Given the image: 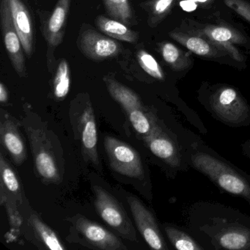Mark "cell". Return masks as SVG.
Wrapping results in <instances>:
<instances>
[{
  "mask_svg": "<svg viewBox=\"0 0 250 250\" xmlns=\"http://www.w3.org/2000/svg\"><path fill=\"white\" fill-rule=\"evenodd\" d=\"M196 169L208 177L227 192L243 197L250 203V184L229 165L206 153L198 152L191 157Z\"/></svg>",
  "mask_w": 250,
  "mask_h": 250,
  "instance_id": "obj_1",
  "label": "cell"
},
{
  "mask_svg": "<svg viewBox=\"0 0 250 250\" xmlns=\"http://www.w3.org/2000/svg\"><path fill=\"white\" fill-rule=\"evenodd\" d=\"M108 91L126 112L135 131L141 136L150 134L153 128V115L147 112L135 92L109 77L104 78Z\"/></svg>",
  "mask_w": 250,
  "mask_h": 250,
  "instance_id": "obj_2",
  "label": "cell"
},
{
  "mask_svg": "<svg viewBox=\"0 0 250 250\" xmlns=\"http://www.w3.org/2000/svg\"><path fill=\"white\" fill-rule=\"evenodd\" d=\"M25 130L30 141L36 173L46 184H59L61 176L56 156L46 132L42 128L31 126L26 127Z\"/></svg>",
  "mask_w": 250,
  "mask_h": 250,
  "instance_id": "obj_3",
  "label": "cell"
},
{
  "mask_svg": "<svg viewBox=\"0 0 250 250\" xmlns=\"http://www.w3.org/2000/svg\"><path fill=\"white\" fill-rule=\"evenodd\" d=\"M71 123L76 138L80 140L84 160L102 169L98 153V132L93 106L87 102L81 109L71 112Z\"/></svg>",
  "mask_w": 250,
  "mask_h": 250,
  "instance_id": "obj_4",
  "label": "cell"
},
{
  "mask_svg": "<svg viewBox=\"0 0 250 250\" xmlns=\"http://www.w3.org/2000/svg\"><path fill=\"white\" fill-rule=\"evenodd\" d=\"M93 191L96 196L95 207L102 219L123 238L136 241L135 229L122 205L101 187L95 186Z\"/></svg>",
  "mask_w": 250,
  "mask_h": 250,
  "instance_id": "obj_5",
  "label": "cell"
},
{
  "mask_svg": "<svg viewBox=\"0 0 250 250\" xmlns=\"http://www.w3.org/2000/svg\"><path fill=\"white\" fill-rule=\"evenodd\" d=\"M104 143L113 170L129 178L141 179L144 177L141 158L131 146L110 136L105 137Z\"/></svg>",
  "mask_w": 250,
  "mask_h": 250,
  "instance_id": "obj_6",
  "label": "cell"
},
{
  "mask_svg": "<svg viewBox=\"0 0 250 250\" xmlns=\"http://www.w3.org/2000/svg\"><path fill=\"white\" fill-rule=\"evenodd\" d=\"M210 104L215 115L228 124L241 122L250 112L247 102L236 90L230 87L218 89L210 97Z\"/></svg>",
  "mask_w": 250,
  "mask_h": 250,
  "instance_id": "obj_7",
  "label": "cell"
},
{
  "mask_svg": "<svg viewBox=\"0 0 250 250\" xmlns=\"http://www.w3.org/2000/svg\"><path fill=\"white\" fill-rule=\"evenodd\" d=\"M0 16L4 43L11 64L20 77H25L27 74L24 58L25 52L13 20L8 0H1Z\"/></svg>",
  "mask_w": 250,
  "mask_h": 250,
  "instance_id": "obj_8",
  "label": "cell"
},
{
  "mask_svg": "<svg viewBox=\"0 0 250 250\" xmlns=\"http://www.w3.org/2000/svg\"><path fill=\"white\" fill-rule=\"evenodd\" d=\"M127 200L137 228L149 247L156 250H167L153 213L137 197L130 195Z\"/></svg>",
  "mask_w": 250,
  "mask_h": 250,
  "instance_id": "obj_9",
  "label": "cell"
},
{
  "mask_svg": "<svg viewBox=\"0 0 250 250\" xmlns=\"http://www.w3.org/2000/svg\"><path fill=\"white\" fill-rule=\"evenodd\" d=\"M78 46L82 53L94 61H103L118 56L121 52L119 43L109 36L89 29L80 33Z\"/></svg>",
  "mask_w": 250,
  "mask_h": 250,
  "instance_id": "obj_10",
  "label": "cell"
},
{
  "mask_svg": "<svg viewBox=\"0 0 250 250\" xmlns=\"http://www.w3.org/2000/svg\"><path fill=\"white\" fill-rule=\"evenodd\" d=\"M77 230L89 244L100 250H125L127 247L118 237L84 216H74L71 219Z\"/></svg>",
  "mask_w": 250,
  "mask_h": 250,
  "instance_id": "obj_11",
  "label": "cell"
},
{
  "mask_svg": "<svg viewBox=\"0 0 250 250\" xmlns=\"http://www.w3.org/2000/svg\"><path fill=\"white\" fill-rule=\"evenodd\" d=\"M191 34L198 35L211 42L226 51L231 58L238 62H243L244 57L235 45H244L247 40L236 30L225 26L206 25L200 29L190 30Z\"/></svg>",
  "mask_w": 250,
  "mask_h": 250,
  "instance_id": "obj_12",
  "label": "cell"
},
{
  "mask_svg": "<svg viewBox=\"0 0 250 250\" xmlns=\"http://www.w3.org/2000/svg\"><path fill=\"white\" fill-rule=\"evenodd\" d=\"M0 140L16 166H20L25 162L27 150L18 123L3 109L1 111Z\"/></svg>",
  "mask_w": 250,
  "mask_h": 250,
  "instance_id": "obj_13",
  "label": "cell"
},
{
  "mask_svg": "<svg viewBox=\"0 0 250 250\" xmlns=\"http://www.w3.org/2000/svg\"><path fill=\"white\" fill-rule=\"evenodd\" d=\"M146 146L155 156L167 164L171 167L177 168L181 164V155L173 140L164 132L156 124L149 135L143 137Z\"/></svg>",
  "mask_w": 250,
  "mask_h": 250,
  "instance_id": "obj_14",
  "label": "cell"
},
{
  "mask_svg": "<svg viewBox=\"0 0 250 250\" xmlns=\"http://www.w3.org/2000/svg\"><path fill=\"white\" fill-rule=\"evenodd\" d=\"M71 0H58L43 26V35L49 48L55 49L63 41Z\"/></svg>",
  "mask_w": 250,
  "mask_h": 250,
  "instance_id": "obj_15",
  "label": "cell"
},
{
  "mask_svg": "<svg viewBox=\"0 0 250 250\" xmlns=\"http://www.w3.org/2000/svg\"><path fill=\"white\" fill-rule=\"evenodd\" d=\"M13 20L22 43L24 52L31 57L34 43V29L28 8L22 0H8Z\"/></svg>",
  "mask_w": 250,
  "mask_h": 250,
  "instance_id": "obj_16",
  "label": "cell"
},
{
  "mask_svg": "<svg viewBox=\"0 0 250 250\" xmlns=\"http://www.w3.org/2000/svg\"><path fill=\"white\" fill-rule=\"evenodd\" d=\"M169 36L190 52L203 58H222L228 54L222 48L198 35L172 31L169 33Z\"/></svg>",
  "mask_w": 250,
  "mask_h": 250,
  "instance_id": "obj_17",
  "label": "cell"
},
{
  "mask_svg": "<svg viewBox=\"0 0 250 250\" xmlns=\"http://www.w3.org/2000/svg\"><path fill=\"white\" fill-rule=\"evenodd\" d=\"M96 24L99 30L112 39L130 43H136L138 39L136 32L133 31L127 24L114 19L99 16L96 18Z\"/></svg>",
  "mask_w": 250,
  "mask_h": 250,
  "instance_id": "obj_18",
  "label": "cell"
},
{
  "mask_svg": "<svg viewBox=\"0 0 250 250\" xmlns=\"http://www.w3.org/2000/svg\"><path fill=\"white\" fill-rule=\"evenodd\" d=\"M221 248L227 250H250V231L243 228H229L216 236Z\"/></svg>",
  "mask_w": 250,
  "mask_h": 250,
  "instance_id": "obj_19",
  "label": "cell"
},
{
  "mask_svg": "<svg viewBox=\"0 0 250 250\" xmlns=\"http://www.w3.org/2000/svg\"><path fill=\"white\" fill-rule=\"evenodd\" d=\"M159 49L165 62L175 71H185L192 65L191 56L173 43L164 42L159 44Z\"/></svg>",
  "mask_w": 250,
  "mask_h": 250,
  "instance_id": "obj_20",
  "label": "cell"
},
{
  "mask_svg": "<svg viewBox=\"0 0 250 250\" xmlns=\"http://www.w3.org/2000/svg\"><path fill=\"white\" fill-rule=\"evenodd\" d=\"M29 222L37 238L47 248L52 250H64L66 249L55 231L52 230L37 215L32 214Z\"/></svg>",
  "mask_w": 250,
  "mask_h": 250,
  "instance_id": "obj_21",
  "label": "cell"
},
{
  "mask_svg": "<svg viewBox=\"0 0 250 250\" xmlns=\"http://www.w3.org/2000/svg\"><path fill=\"white\" fill-rule=\"evenodd\" d=\"M0 174L1 182L7 191L20 203H23L22 189L18 176L8 163L2 151L0 154Z\"/></svg>",
  "mask_w": 250,
  "mask_h": 250,
  "instance_id": "obj_22",
  "label": "cell"
},
{
  "mask_svg": "<svg viewBox=\"0 0 250 250\" xmlns=\"http://www.w3.org/2000/svg\"><path fill=\"white\" fill-rule=\"evenodd\" d=\"M71 88V68L68 61L61 60L53 81L54 96L58 100L65 99Z\"/></svg>",
  "mask_w": 250,
  "mask_h": 250,
  "instance_id": "obj_23",
  "label": "cell"
},
{
  "mask_svg": "<svg viewBox=\"0 0 250 250\" xmlns=\"http://www.w3.org/2000/svg\"><path fill=\"white\" fill-rule=\"evenodd\" d=\"M0 203L6 209L13 230H18L22 222L21 214L18 210V201L7 191L2 183H0Z\"/></svg>",
  "mask_w": 250,
  "mask_h": 250,
  "instance_id": "obj_24",
  "label": "cell"
},
{
  "mask_svg": "<svg viewBox=\"0 0 250 250\" xmlns=\"http://www.w3.org/2000/svg\"><path fill=\"white\" fill-rule=\"evenodd\" d=\"M165 230L171 244L177 250H203V247H200L188 234L174 228V227L166 226L165 228Z\"/></svg>",
  "mask_w": 250,
  "mask_h": 250,
  "instance_id": "obj_25",
  "label": "cell"
},
{
  "mask_svg": "<svg viewBox=\"0 0 250 250\" xmlns=\"http://www.w3.org/2000/svg\"><path fill=\"white\" fill-rule=\"evenodd\" d=\"M104 3L105 9L112 19L129 24L132 19L129 0H104Z\"/></svg>",
  "mask_w": 250,
  "mask_h": 250,
  "instance_id": "obj_26",
  "label": "cell"
},
{
  "mask_svg": "<svg viewBox=\"0 0 250 250\" xmlns=\"http://www.w3.org/2000/svg\"><path fill=\"white\" fill-rule=\"evenodd\" d=\"M137 57L141 68L150 77L161 81L165 80L163 70L150 54L145 50H140L137 52Z\"/></svg>",
  "mask_w": 250,
  "mask_h": 250,
  "instance_id": "obj_27",
  "label": "cell"
},
{
  "mask_svg": "<svg viewBox=\"0 0 250 250\" xmlns=\"http://www.w3.org/2000/svg\"><path fill=\"white\" fill-rule=\"evenodd\" d=\"M175 0H153L150 7L148 23L151 27H156L170 11Z\"/></svg>",
  "mask_w": 250,
  "mask_h": 250,
  "instance_id": "obj_28",
  "label": "cell"
},
{
  "mask_svg": "<svg viewBox=\"0 0 250 250\" xmlns=\"http://www.w3.org/2000/svg\"><path fill=\"white\" fill-rule=\"evenodd\" d=\"M228 8L250 23V2L247 0H224Z\"/></svg>",
  "mask_w": 250,
  "mask_h": 250,
  "instance_id": "obj_29",
  "label": "cell"
},
{
  "mask_svg": "<svg viewBox=\"0 0 250 250\" xmlns=\"http://www.w3.org/2000/svg\"><path fill=\"white\" fill-rule=\"evenodd\" d=\"M181 8L186 12H192L197 9V2H194L192 0H182L180 2Z\"/></svg>",
  "mask_w": 250,
  "mask_h": 250,
  "instance_id": "obj_30",
  "label": "cell"
},
{
  "mask_svg": "<svg viewBox=\"0 0 250 250\" xmlns=\"http://www.w3.org/2000/svg\"><path fill=\"white\" fill-rule=\"evenodd\" d=\"M8 101V90H7L6 86L2 83L0 84V102H1L2 104H6Z\"/></svg>",
  "mask_w": 250,
  "mask_h": 250,
  "instance_id": "obj_31",
  "label": "cell"
},
{
  "mask_svg": "<svg viewBox=\"0 0 250 250\" xmlns=\"http://www.w3.org/2000/svg\"><path fill=\"white\" fill-rule=\"evenodd\" d=\"M245 150H247L249 156H250V142L249 143L246 144Z\"/></svg>",
  "mask_w": 250,
  "mask_h": 250,
  "instance_id": "obj_32",
  "label": "cell"
},
{
  "mask_svg": "<svg viewBox=\"0 0 250 250\" xmlns=\"http://www.w3.org/2000/svg\"><path fill=\"white\" fill-rule=\"evenodd\" d=\"M192 1L195 2H206L208 0H192Z\"/></svg>",
  "mask_w": 250,
  "mask_h": 250,
  "instance_id": "obj_33",
  "label": "cell"
}]
</instances>
